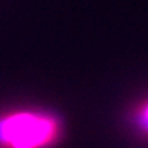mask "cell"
<instances>
[{
	"instance_id": "cell-1",
	"label": "cell",
	"mask_w": 148,
	"mask_h": 148,
	"mask_svg": "<svg viewBox=\"0 0 148 148\" xmlns=\"http://www.w3.org/2000/svg\"><path fill=\"white\" fill-rule=\"evenodd\" d=\"M62 135V119L49 111L16 109L0 115V148H53Z\"/></svg>"
},
{
	"instance_id": "cell-2",
	"label": "cell",
	"mask_w": 148,
	"mask_h": 148,
	"mask_svg": "<svg viewBox=\"0 0 148 148\" xmlns=\"http://www.w3.org/2000/svg\"><path fill=\"white\" fill-rule=\"evenodd\" d=\"M132 122L140 132L148 135V101L135 108L132 114Z\"/></svg>"
}]
</instances>
